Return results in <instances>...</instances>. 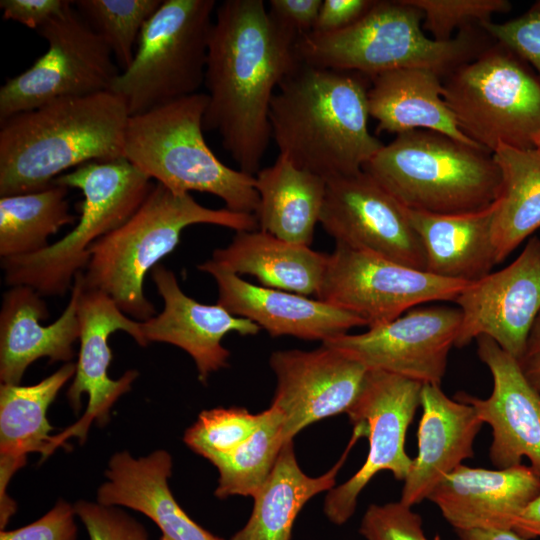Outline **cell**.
Returning <instances> with one entry per match:
<instances>
[{"mask_svg": "<svg viewBox=\"0 0 540 540\" xmlns=\"http://www.w3.org/2000/svg\"><path fill=\"white\" fill-rule=\"evenodd\" d=\"M298 35L263 0H226L215 10L204 86L205 131H215L239 170L255 175L271 136L269 112L283 79L299 64Z\"/></svg>", "mask_w": 540, "mask_h": 540, "instance_id": "obj_1", "label": "cell"}, {"mask_svg": "<svg viewBox=\"0 0 540 540\" xmlns=\"http://www.w3.org/2000/svg\"><path fill=\"white\" fill-rule=\"evenodd\" d=\"M270 105L271 136L294 165L326 181L355 175L383 147L368 128L361 74L299 62Z\"/></svg>", "mask_w": 540, "mask_h": 540, "instance_id": "obj_2", "label": "cell"}, {"mask_svg": "<svg viewBox=\"0 0 540 540\" xmlns=\"http://www.w3.org/2000/svg\"><path fill=\"white\" fill-rule=\"evenodd\" d=\"M129 118L122 97L104 91L0 121V197L45 189L88 162L124 157Z\"/></svg>", "mask_w": 540, "mask_h": 540, "instance_id": "obj_3", "label": "cell"}, {"mask_svg": "<svg viewBox=\"0 0 540 540\" xmlns=\"http://www.w3.org/2000/svg\"><path fill=\"white\" fill-rule=\"evenodd\" d=\"M194 224L217 225L236 232L259 227L255 214L208 208L190 193L177 194L156 182L138 210L91 247L82 274L84 287L105 293L134 320L150 319L156 310L145 296L144 279L174 251L183 230Z\"/></svg>", "mask_w": 540, "mask_h": 540, "instance_id": "obj_4", "label": "cell"}, {"mask_svg": "<svg viewBox=\"0 0 540 540\" xmlns=\"http://www.w3.org/2000/svg\"><path fill=\"white\" fill-rule=\"evenodd\" d=\"M423 19V12L408 0L376 1L347 28L299 36L295 53L306 65L372 78L405 68H425L445 77L492 44L480 26L462 29L449 41H436L423 32Z\"/></svg>", "mask_w": 540, "mask_h": 540, "instance_id": "obj_5", "label": "cell"}, {"mask_svg": "<svg viewBox=\"0 0 540 540\" xmlns=\"http://www.w3.org/2000/svg\"><path fill=\"white\" fill-rule=\"evenodd\" d=\"M362 170L405 208L431 214L485 209L501 189L492 153L429 130L396 135Z\"/></svg>", "mask_w": 540, "mask_h": 540, "instance_id": "obj_6", "label": "cell"}, {"mask_svg": "<svg viewBox=\"0 0 540 540\" xmlns=\"http://www.w3.org/2000/svg\"><path fill=\"white\" fill-rule=\"evenodd\" d=\"M207 103V93L198 92L130 116L124 157L174 193H209L231 211L255 214V177L222 163L205 141Z\"/></svg>", "mask_w": 540, "mask_h": 540, "instance_id": "obj_7", "label": "cell"}, {"mask_svg": "<svg viewBox=\"0 0 540 540\" xmlns=\"http://www.w3.org/2000/svg\"><path fill=\"white\" fill-rule=\"evenodd\" d=\"M54 184L79 189L83 200L76 226L47 248L1 259L8 286L27 285L41 296H63L90 260L91 247L125 223L154 184L125 157L85 163L56 178Z\"/></svg>", "mask_w": 540, "mask_h": 540, "instance_id": "obj_8", "label": "cell"}, {"mask_svg": "<svg viewBox=\"0 0 540 540\" xmlns=\"http://www.w3.org/2000/svg\"><path fill=\"white\" fill-rule=\"evenodd\" d=\"M443 98L460 130L493 153L498 144L527 149L540 136V80L494 41L445 76Z\"/></svg>", "mask_w": 540, "mask_h": 540, "instance_id": "obj_9", "label": "cell"}, {"mask_svg": "<svg viewBox=\"0 0 540 540\" xmlns=\"http://www.w3.org/2000/svg\"><path fill=\"white\" fill-rule=\"evenodd\" d=\"M215 7V0L162 1L141 31L131 64L111 87L130 116L199 92Z\"/></svg>", "mask_w": 540, "mask_h": 540, "instance_id": "obj_10", "label": "cell"}, {"mask_svg": "<svg viewBox=\"0 0 540 540\" xmlns=\"http://www.w3.org/2000/svg\"><path fill=\"white\" fill-rule=\"evenodd\" d=\"M38 34L47 51L0 88V121L57 99L111 91L120 73L104 39L72 3Z\"/></svg>", "mask_w": 540, "mask_h": 540, "instance_id": "obj_11", "label": "cell"}, {"mask_svg": "<svg viewBox=\"0 0 540 540\" xmlns=\"http://www.w3.org/2000/svg\"><path fill=\"white\" fill-rule=\"evenodd\" d=\"M467 284L336 245L328 254L316 297L357 315L367 327H373L427 302L454 301Z\"/></svg>", "mask_w": 540, "mask_h": 540, "instance_id": "obj_12", "label": "cell"}, {"mask_svg": "<svg viewBox=\"0 0 540 540\" xmlns=\"http://www.w3.org/2000/svg\"><path fill=\"white\" fill-rule=\"evenodd\" d=\"M419 382L380 370H368L363 388L347 411L350 422L363 427L369 442L361 468L343 484L328 491L324 513L336 525L354 514L357 499L370 480L381 471H390L404 481L412 461L405 451L409 425L420 406Z\"/></svg>", "mask_w": 540, "mask_h": 540, "instance_id": "obj_13", "label": "cell"}, {"mask_svg": "<svg viewBox=\"0 0 540 540\" xmlns=\"http://www.w3.org/2000/svg\"><path fill=\"white\" fill-rule=\"evenodd\" d=\"M460 325L457 307L417 306L364 333H346L322 344L340 350L367 370L440 385Z\"/></svg>", "mask_w": 540, "mask_h": 540, "instance_id": "obj_14", "label": "cell"}, {"mask_svg": "<svg viewBox=\"0 0 540 540\" xmlns=\"http://www.w3.org/2000/svg\"><path fill=\"white\" fill-rule=\"evenodd\" d=\"M319 223L336 245L426 271L407 209L363 171L327 181Z\"/></svg>", "mask_w": 540, "mask_h": 540, "instance_id": "obj_15", "label": "cell"}, {"mask_svg": "<svg viewBox=\"0 0 540 540\" xmlns=\"http://www.w3.org/2000/svg\"><path fill=\"white\" fill-rule=\"evenodd\" d=\"M453 302L461 312L455 347L487 336L519 359L540 313V238L530 237L513 262L468 283Z\"/></svg>", "mask_w": 540, "mask_h": 540, "instance_id": "obj_16", "label": "cell"}, {"mask_svg": "<svg viewBox=\"0 0 540 540\" xmlns=\"http://www.w3.org/2000/svg\"><path fill=\"white\" fill-rule=\"evenodd\" d=\"M78 316L81 328L80 348L67 398L76 413L81 409L83 394L88 395V404L84 415L75 424L53 436V452L65 446L72 436L84 442L93 421L98 425L106 424L114 403L131 390L132 383L139 375L136 370H128L116 380L109 377L108 369L112 360L109 337L120 330L130 335L138 345H148L140 321L127 316L105 293L85 288L84 284L79 298Z\"/></svg>", "mask_w": 540, "mask_h": 540, "instance_id": "obj_17", "label": "cell"}, {"mask_svg": "<svg viewBox=\"0 0 540 540\" xmlns=\"http://www.w3.org/2000/svg\"><path fill=\"white\" fill-rule=\"evenodd\" d=\"M269 364L277 383L271 406L283 417L286 442L316 421L347 413L368 372L358 361L325 344L311 351H275Z\"/></svg>", "mask_w": 540, "mask_h": 540, "instance_id": "obj_18", "label": "cell"}, {"mask_svg": "<svg viewBox=\"0 0 540 540\" xmlns=\"http://www.w3.org/2000/svg\"><path fill=\"white\" fill-rule=\"evenodd\" d=\"M476 342L478 357L492 375V392L485 399L463 391L454 398L471 405L492 428L489 456L497 469L520 465L526 457L540 477V394L517 359L494 340L480 336Z\"/></svg>", "mask_w": 540, "mask_h": 540, "instance_id": "obj_19", "label": "cell"}, {"mask_svg": "<svg viewBox=\"0 0 540 540\" xmlns=\"http://www.w3.org/2000/svg\"><path fill=\"white\" fill-rule=\"evenodd\" d=\"M198 269L215 279L217 304L256 323L273 337L293 336L323 343L352 328L367 326L357 315L322 300L249 283L211 259L199 264Z\"/></svg>", "mask_w": 540, "mask_h": 540, "instance_id": "obj_20", "label": "cell"}, {"mask_svg": "<svg viewBox=\"0 0 540 540\" xmlns=\"http://www.w3.org/2000/svg\"><path fill=\"white\" fill-rule=\"evenodd\" d=\"M151 278L163 300V309L140 321L143 336L148 344L168 343L188 353L196 365L198 379L204 384L211 373L228 366L230 352L222 345L225 335H256L261 329L217 303L202 304L187 296L174 272L163 264L151 270Z\"/></svg>", "mask_w": 540, "mask_h": 540, "instance_id": "obj_21", "label": "cell"}, {"mask_svg": "<svg viewBox=\"0 0 540 540\" xmlns=\"http://www.w3.org/2000/svg\"><path fill=\"white\" fill-rule=\"evenodd\" d=\"M82 273L76 275L69 302L62 314L49 325H42L49 311L35 289L27 285L11 286L3 293L0 310V380L20 384L26 369L36 360L70 362L73 345L80 338L79 298Z\"/></svg>", "mask_w": 540, "mask_h": 540, "instance_id": "obj_22", "label": "cell"}, {"mask_svg": "<svg viewBox=\"0 0 540 540\" xmlns=\"http://www.w3.org/2000/svg\"><path fill=\"white\" fill-rule=\"evenodd\" d=\"M539 495L540 477L530 466L490 470L461 464L427 499L455 531L512 530L516 517Z\"/></svg>", "mask_w": 540, "mask_h": 540, "instance_id": "obj_23", "label": "cell"}, {"mask_svg": "<svg viewBox=\"0 0 540 540\" xmlns=\"http://www.w3.org/2000/svg\"><path fill=\"white\" fill-rule=\"evenodd\" d=\"M418 454L404 480L400 501L413 507L427 499L434 487L466 459L483 422L475 409L448 397L440 385L423 384Z\"/></svg>", "mask_w": 540, "mask_h": 540, "instance_id": "obj_24", "label": "cell"}, {"mask_svg": "<svg viewBox=\"0 0 540 540\" xmlns=\"http://www.w3.org/2000/svg\"><path fill=\"white\" fill-rule=\"evenodd\" d=\"M172 465L171 455L161 449L140 458L118 452L108 463L97 502L144 514L160 529V540H225L196 523L175 500L168 485Z\"/></svg>", "mask_w": 540, "mask_h": 540, "instance_id": "obj_25", "label": "cell"}, {"mask_svg": "<svg viewBox=\"0 0 540 540\" xmlns=\"http://www.w3.org/2000/svg\"><path fill=\"white\" fill-rule=\"evenodd\" d=\"M75 371L76 364L68 362L34 385H0L1 530H5L16 511V503L7 493L10 479L26 464L29 453L39 452L43 460L53 452V436L49 435L53 427L47 419V411Z\"/></svg>", "mask_w": 540, "mask_h": 540, "instance_id": "obj_26", "label": "cell"}, {"mask_svg": "<svg viewBox=\"0 0 540 540\" xmlns=\"http://www.w3.org/2000/svg\"><path fill=\"white\" fill-rule=\"evenodd\" d=\"M372 80L368 105L370 116L377 121V133L399 135L429 130L481 147L460 130L443 98L441 76L435 71L405 68L382 73Z\"/></svg>", "mask_w": 540, "mask_h": 540, "instance_id": "obj_27", "label": "cell"}, {"mask_svg": "<svg viewBox=\"0 0 540 540\" xmlns=\"http://www.w3.org/2000/svg\"><path fill=\"white\" fill-rule=\"evenodd\" d=\"M496 201L470 213L439 215L407 209L426 260V271L466 283L477 281L497 265L492 241Z\"/></svg>", "mask_w": 540, "mask_h": 540, "instance_id": "obj_28", "label": "cell"}, {"mask_svg": "<svg viewBox=\"0 0 540 540\" xmlns=\"http://www.w3.org/2000/svg\"><path fill=\"white\" fill-rule=\"evenodd\" d=\"M328 254L277 238L262 230L236 232L232 241L213 251L212 261L237 275L256 277L262 286L317 295Z\"/></svg>", "mask_w": 540, "mask_h": 540, "instance_id": "obj_29", "label": "cell"}, {"mask_svg": "<svg viewBox=\"0 0 540 540\" xmlns=\"http://www.w3.org/2000/svg\"><path fill=\"white\" fill-rule=\"evenodd\" d=\"M363 436L362 428L354 426L339 461L318 477H310L301 470L293 441L287 442L270 476L253 497L254 505L247 523L230 540H290L299 512L312 497L335 486L336 476L349 451Z\"/></svg>", "mask_w": 540, "mask_h": 540, "instance_id": "obj_30", "label": "cell"}, {"mask_svg": "<svg viewBox=\"0 0 540 540\" xmlns=\"http://www.w3.org/2000/svg\"><path fill=\"white\" fill-rule=\"evenodd\" d=\"M260 230L290 243L310 246L325 199L327 181L279 154L254 175Z\"/></svg>", "mask_w": 540, "mask_h": 540, "instance_id": "obj_31", "label": "cell"}, {"mask_svg": "<svg viewBox=\"0 0 540 540\" xmlns=\"http://www.w3.org/2000/svg\"><path fill=\"white\" fill-rule=\"evenodd\" d=\"M492 156L501 173L492 220L499 264L540 228V149L498 144Z\"/></svg>", "mask_w": 540, "mask_h": 540, "instance_id": "obj_32", "label": "cell"}, {"mask_svg": "<svg viewBox=\"0 0 540 540\" xmlns=\"http://www.w3.org/2000/svg\"><path fill=\"white\" fill-rule=\"evenodd\" d=\"M68 188L51 186L0 197L1 259L37 253L62 227L75 223L66 199Z\"/></svg>", "mask_w": 540, "mask_h": 540, "instance_id": "obj_33", "label": "cell"}, {"mask_svg": "<svg viewBox=\"0 0 540 540\" xmlns=\"http://www.w3.org/2000/svg\"><path fill=\"white\" fill-rule=\"evenodd\" d=\"M285 441L283 417L273 406L265 410L259 428L215 467L219 472L215 496H251L260 490L274 469Z\"/></svg>", "mask_w": 540, "mask_h": 540, "instance_id": "obj_34", "label": "cell"}, {"mask_svg": "<svg viewBox=\"0 0 540 540\" xmlns=\"http://www.w3.org/2000/svg\"><path fill=\"white\" fill-rule=\"evenodd\" d=\"M163 0H78L79 13L104 39L118 65L132 62L141 31Z\"/></svg>", "mask_w": 540, "mask_h": 540, "instance_id": "obj_35", "label": "cell"}, {"mask_svg": "<svg viewBox=\"0 0 540 540\" xmlns=\"http://www.w3.org/2000/svg\"><path fill=\"white\" fill-rule=\"evenodd\" d=\"M265 411L252 414L241 407L202 411L184 434V442L214 466L234 452L261 425Z\"/></svg>", "mask_w": 540, "mask_h": 540, "instance_id": "obj_36", "label": "cell"}, {"mask_svg": "<svg viewBox=\"0 0 540 540\" xmlns=\"http://www.w3.org/2000/svg\"><path fill=\"white\" fill-rule=\"evenodd\" d=\"M423 12V27L432 39L446 42L454 38L456 29L480 26L491 21L493 15L507 13L511 3L507 0H408Z\"/></svg>", "mask_w": 540, "mask_h": 540, "instance_id": "obj_37", "label": "cell"}, {"mask_svg": "<svg viewBox=\"0 0 540 540\" xmlns=\"http://www.w3.org/2000/svg\"><path fill=\"white\" fill-rule=\"evenodd\" d=\"M359 532L366 540H428L420 515L400 500L371 504L362 517Z\"/></svg>", "mask_w": 540, "mask_h": 540, "instance_id": "obj_38", "label": "cell"}, {"mask_svg": "<svg viewBox=\"0 0 540 540\" xmlns=\"http://www.w3.org/2000/svg\"><path fill=\"white\" fill-rule=\"evenodd\" d=\"M480 27L497 43L530 63L540 80V1L535 2L524 14L504 23L491 21Z\"/></svg>", "mask_w": 540, "mask_h": 540, "instance_id": "obj_39", "label": "cell"}, {"mask_svg": "<svg viewBox=\"0 0 540 540\" xmlns=\"http://www.w3.org/2000/svg\"><path fill=\"white\" fill-rule=\"evenodd\" d=\"M74 510L89 540H150L145 527L116 506L81 500Z\"/></svg>", "mask_w": 540, "mask_h": 540, "instance_id": "obj_40", "label": "cell"}, {"mask_svg": "<svg viewBox=\"0 0 540 540\" xmlns=\"http://www.w3.org/2000/svg\"><path fill=\"white\" fill-rule=\"evenodd\" d=\"M74 505L59 500L36 521L13 530H1L0 540H76Z\"/></svg>", "mask_w": 540, "mask_h": 540, "instance_id": "obj_41", "label": "cell"}, {"mask_svg": "<svg viewBox=\"0 0 540 540\" xmlns=\"http://www.w3.org/2000/svg\"><path fill=\"white\" fill-rule=\"evenodd\" d=\"M73 1L67 0H1L3 19L18 22L36 31L61 15Z\"/></svg>", "mask_w": 540, "mask_h": 540, "instance_id": "obj_42", "label": "cell"}, {"mask_svg": "<svg viewBox=\"0 0 540 540\" xmlns=\"http://www.w3.org/2000/svg\"><path fill=\"white\" fill-rule=\"evenodd\" d=\"M375 3L374 0H323L312 32L324 34L347 28Z\"/></svg>", "mask_w": 540, "mask_h": 540, "instance_id": "obj_43", "label": "cell"}, {"mask_svg": "<svg viewBox=\"0 0 540 540\" xmlns=\"http://www.w3.org/2000/svg\"><path fill=\"white\" fill-rule=\"evenodd\" d=\"M323 0H270L269 14L298 36L313 31Z\"/></svg>", "mask_w": 540, "mask_h": 540, "instance_id": "obj_44", "label": "cell"}, {"mask_svg": "<svg viewBox=\"0 0 540 540\" xmlns=\"http://www.w3.org/2000/svg\"><path fill=\"white\" fill-rule=\"evenodd\" d=\"M517 361L526 379L540 394V313L529 333L524 351Z\"/></svg>", "mask_w": 540, "mask_h": 540, "instance_id": "obj_45", "label": "cell"}, {"mask_svg": "<svg viewBox=\"0 0 540 540\" xmlns=\"http://www.w3.org/2000/svg\"><path fill=\"white\" fill-rule=\"evenodd\" d=\"M512 530L526 540L540 537V495L520 512Z\"/></svg>", "mask_w": 540, "mask_h": 540, "instance_id": "obj_46", "label": "cell"}, {"mask_svg": "<svg viewBox=\"0 0 540 540\" xmlns=\"http://www.w3.org/2000/svg\"><path fill=\"white\" fill-rule=\"evenodd\" d=\"M459 540H526L513 530H456Z\"/></svg>", "mask_w": 540, "mask_h": 540, "instance_id": "obj_47", "label": "cell"}, {"mask_svg": "<svg viewBox=\"0 0 540 540\" xmlns=\"http://www.w3.org/2000/svg\"><path fill=\"white\" fill-rule=\"evenodd\" d=\"M534 146L538 149H540V136L537 137V139L535 140V144Z\"/></svg>", "mask_w": 540, "mask_h": 540, "instance_id": "obj_48", "label": "cell"}]
</instances>
